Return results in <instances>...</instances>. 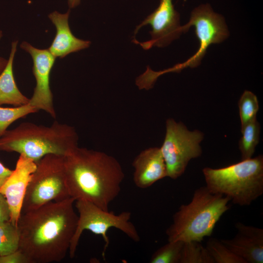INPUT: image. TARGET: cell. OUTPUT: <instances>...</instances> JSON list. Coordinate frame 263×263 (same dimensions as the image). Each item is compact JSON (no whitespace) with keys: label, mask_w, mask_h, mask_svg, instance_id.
Segmentation results:
<instances>
[{"label":"cell","mask_w":263,"mask_h":263,"mask_svg":"<svg viewBox=\"0 0 263 263\" xmlns=\"http://www.w3.org/2000/svg\"><path fill=\"white\" fill-rule=\"evenodd\" d=\"M75 201L70 197L21 213L19 249L31 263L59 262L65 258L77 226Z\"/></svg>","instance_id":"6da1fadb"},{"label":"cell","mask_w":263,"mask_h":263,"mask_svg":"<svg viewBox=\"0 0 263 263\" xmlns=\"http://www.w3.org/2000/svg\"><path fill=\"white\" fill-rule=\"evenodd\" d=\"M65 168L71 197L109 210L110 204L121 191L125 178L115 158L104 152L77 147L65 156Z\"/></svg>","instance_id":"7a4b0ae2"},{"label":"cell","mask_w":263,"mask_h":263,"mask_svg":"<svg viewBox=\"0 0 263 263\" xmlns=\"http://www.w3.org/2000/svg\"><path fill=\"white\" fill-rule=\"evenodd\" d=\"M78 140L75 129L66 124L55 121L45 126L23 122L0 138V150L18 152L37 163L49 154L68 155L78 147Z\"/></svg>","instance_id":"3957f363"},{"label":"cell","mask_w":263,"mask_h":263,"mask_svg":"<svg viewBox=\"0 0 263 263\" xmlns=\"http://www.w3.org/2000/svg\"><path fill=\"white\" fill-rule=\"evenodd\" d=\"M227 197L211 192L206 186L196 189L191 201L181 205L166 230L168 241L201 242L211 235L216 223L229 209Z\"/></svg>","instance_id":"277c9868"},{"label":"cell","mask_w":263,"mask_h":263,"mask_svg":"<svg viewBox=\"0 0 263 263\" xmlns=\"http://www.w3.org/2000/svg\"><path fill=\"white\" fill-rule=\"evenodd\" d=\"M206 187L240 206L250 205L263 193V156L259 155L219 169H203Z\"/></svg>","instance_id":"5b68a950"},{"label":"cell","mask_w":263,"mask_h":263,"mask_svg":"<svg viewBox=\"0 0 263 263\" xmlns=\"http://www.w3.org/2000/svg\"><path fill=\"white\" fill-rule=\"evenodd\" d=\"M70 195L66 182L65 156L47 154L36 163L23 200L21 213Z\"/></svg>","instance_id":"8992f818"},{"label":"cell","mask_w":263,"mask_h":263,"mask_svg":"<svg viewBox=\"0 0 263 263\" xmlns=\"http://www.w3.org/2000/svg\"><path fill=\"white\" fill-rule=\"evenodd\" d=\"M75 207L78 213L76 228L72 240L69 253L74 257L80 237L84 230L101 235L104 242L102 256L105 258L106 250L109 245L107 232L113 227L119 229L135 242L140 237L137 229L131 221V213L123 211L118 214L105 210L95 204L83 200L75 201Z\"/></svg>","instance_id":"52a82bcc"},{"label":"cell","mask_w":263,"mask_h":263,"mask_svg":"<svg viewBox=\"0 0 263 263\" xmlns=\"http://www.w3.org/2000/svg\"><path fill=\"white\" fill-rule=\"evenodd\" d=\"M166 134L160 150L167 170V177L176 179L185 172L189 162L200 156V145L204 138L199 130L190 131L182 122L166 120Z\"/></svg>","instance_id":"ba28073f"},{"label":"cell","mask_w":263,"mask_h":263,"mask_svg":"<svg viewBox=\"0 0 263 263\" xmlns=\"http://www.w3.org/2000/svg\"><path fill=\"white\" fill-rule=\"evenodd\" d=\"M191 26L195 27V32L199 42L198 50L187 61L161 71V74L179 72L187 67H197L211 44L221 43L229 36L224 17L214 12L208 4L201 5L191 12L188 22L183 26L184 33H186Z\"/></svg>","instance_id":"9c48e42d"},{"label":"cell","mask_w":263,"mask_h":263,"mask_svg":"<svg viewBox=\"0 0 263 263\" xmlns=\"http://www.w3.org/2000/svg\"><path fill=\"white\" fill-rule=\"evenodd\" d=\"M146 25H150L151 28V39L143 42L132 40L145 50L153 46H166L184 33L180 24L179 14L174 9L172 0H160L158 7L136 27L134 34Z\"/></svg>","instance_id":"30bf717a"},{"label":"cell","mask_w":263,"mask_h":263,"mask_svg":"<svg viewBox=\"0 0 263 263\" xmlns=\"http://www.w3.org/2000/svg\"><path fill=\"white\" fill-rule=\"evenodd\" d=\"M20 47L29 53L33 59V74L36 84L29 103L38 111L43 110L55 118L56 113L50 86V77L56 58L48 49L36 48L26 41L22 42Z\"/></svg>","instance_id":"8fae6325"},{"label":"cell","mask_w":263,"mask_h":263,"mask_svg":"<svg viewBox=\"0 0 263 263\" xmlns=\"http://www.w3.org/2000/svg\"><path fill=\"white\" fill-rule=\"evenodd\" d=\"M36 163L20 154L15 168L0 187V193L5 197L10 210V221L17 225L22 211L25 194Z\"/></svg>","instance_id":"7c38bea8"},{"label":"cell","mask_w":263,"mask_h":263,"mask_svg":"<svg viewBox=\"0 0 263 263\" xmlns=\"http://www.w3.org/2000/svg\"><path fill=\"white\" fill-rule=\"evenodd\" d=\"M235 227L234 238L221 241L246 263H263V229L241 222L237 223Z\"/></svg>","instance_id":"4fadbf2b"},{"label":"cell","mask_w":263,"mask_h":263,"mask_svg":"<svg viewBox=\"0 0 263 263\" xmlns=\"http://www.w3.org/2000/svg\"><path fill=\"white\" fill-rule=\"evenodd\" d=\"M132 165L133 182L138 188H147L167 177L166 165L160 148L150 147L142 150Z\"/></svg>","instance_id":"5bb4252c"},{"label":"cell","mask_w":263,"mask_h":263,"mask_svg":"<svg viewBox=\"0 0 263 263\" xmlns=\"http://www.w3.org/2000/svg\"><path fill=\"white\" fill-rule=\"evenodd\" d=\"M70 10L65 13L55 11L48 18L56 29L54 39L48 50L56 57L63 58L68 55L88 48L91 41L75 37L69 25Z\"/></svg>","instance_id":"9a60e30c"},{"label":"cell","mask_w":263,"mask_h":263,"mask_svg":"<svg viewBox=\"0 0 263 263\" xmlns=\"http://www.w3.org/2000/svg\"><path fill=\"white\" fill-rule=\"evenodd\" d=\"M18 43L17 40L12 42L7 64L0 74V106L10 104L18 107L29 103L30 98L22 94L18 88L13 74V62Z\"/></svg>","instance_id":"2e32d148"},{"label":"cell","mask_w":263,"mask_h":263,"mask_svg":"<svg viewBox=\"0 0 263 263\" xmlns=\"http://www.w3.org/2000/svg\"><path fill=\"white\" fill-rule=\"evenodd\" d=\"M261 126L257 119L241 128L242 136L239 142L242 160L252 158L260 140Z\"/></svg>","instance_id":"e0dca14e"},{"label":"cell","mask_w":263,"mask_h":263,"mask_svg":"<svg viewBox=\"0 0 263 263\" xmlns=\"http://www.w3.org/2000/svg\"><path fill=\"white\" fill-rule=\"evenodd\" d=\"M19 240L20 233L17 225L10 221L0 223V256L18 250Z\"/></svg>","instance_id":"ac0fdd59"},{"label":"cell","mask_w":263,"mask_h":263,"mask_svg":"<svg viewBox=\"0 0 263 263\" xmlns=\"http://www.w3.org/2000/svg\"><path fill=\"white\" fill-rule=\"evenodd\" d=\"M180 263H215L206 246L201 242H184Z\"/></svg>","instance_id":"d6986e66"},{"label":"cell","mask_w":263,"mask_h":263,"mask_svg":"<svg viewBox=\"0 0 263 263\" xmlns=\"http://www.w3.org/2000/svg\"><path fill=\"white\" fill-rule=\"evenodd\" d=\"M206 247L215 263H246L241 258L232 252L222 241L210 238Z\"/></svg>","instance_id":"ffe728a7"},{"label":"cell","mask_w":263,"mask_h":263,"mask_svg":"<svg viewBox=\"0 0 263 263\" xmlns=\"http://www.w3.org/2000/svg\"><path fill=\"white\" fill-rule=\"evenodd\" d=\"M184 242L168 241L156 250L150 260V263H180Z\"/></svg>","instance_id":"44dd1931"},{"label":"cell","mask_w":263,"mask_h":263,"mask_svg":"<svg viewBox=\"0 0 263 263\" xmlns=\"http://www.w3.org/2000/svg\"><path fill=\"white\" fill-rule=\"evenodd\" d=\"M38 112L29 103L13 108H3L0 106V138L13 122L29 114Z\"/></svg>","instance_id":"7402d4cb"},{"label":"cell","mask_w":263,"mask_h":263,"mask_svg":"<svg viewBox=\"0 0 263 263\" xmlns=\"http://www.w3.org/2000/svg\"><path fill=\"white\" fill-rule=\"evenodd\" d=\"M238 107L241 128L257 119L259 102L256 95L251 91L245 90L239 99Z\"/></svg>","instance_id":"603a6c76"},{"label":"cell","mask_w":263,"mask_h":263,"mask_svg":"<svg viewBox=\"0 0 263 263\" xmlns=\"http://www.w3.org/2000/svg\"><path fill=\"white\" fill-rule=\"evenodd\" d=\"M0 263H31L29 258L19 249L11 253L0 256Z\"/></svg>","instance_id":"cb8c5ba5"},{"label":"cell","mask_w":263,"mask_h":263,"mask_svg":"<svg viewBox=\"0 0 263 263\" xmlns=\"http://www.w3.org/2000/svg\"><path fill=\"white\" fill-rule=\"evenodd\" d=\"M10 220V210L7 201L0 193V223Z\"/></svg>","instance_id":"d4e9b609"},{"label":"cell","mask_w":263,"mask_h":263,"mask_svg":"<svg viewBox=\"0 0 263 263\" xmlns=\"http://www.w3.org/2000/svg\"><path fill=\"white\" fill-rule=\"evenodd\" d=\"M12 172V170L4 166L0 162V187L4 183Z\"/></svg>","instance_id":"484cf974"},{"label":"cell","mask_w":263,"mask_h":263,"mask_svg":"<svg viewBox=\"0 0 263 263\" xmlns=\"http://www.w3.org/2000/svg\"><path fill=\"white\" fill-rule=\"evenodd\" d=\"M2 37V32L0 29V40ZM8 63V59L0 56V74L5 69Z\"/></svg>","instance_id":"4316f807"},{"label":"cell","mask_w":263,"mask_h":263,"mask_svg":"<svg viewBox=\"0 0 263 263\" xmlns=\"http://www.w3.org/2000/svg\"><path fill=\"white\" fill-rule=\"evenodd\" d=\"M81 0H67L68 4L70 8H74L78 6Z\"/></svg>","instance_id":"83f0119b"}]
</instances>
